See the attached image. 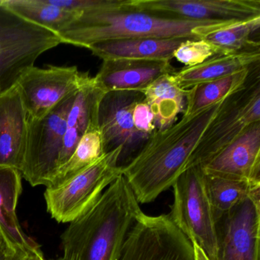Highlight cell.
<instances>
[{"label": "cell", "mask_w": 260, "mask_h": 260, "mask_svg": "<svg viewBox=\"0 0 260 260\" xmlns=\"http://www.w3.org/2000/svg\"><path fill=\"white\" fill-rule=\"evenodd\" d=\"M228 97L192 115H183L167 128L155 131L132 160L121 168V175L140 204L153 202L172 188L186 170L191 154Z\"/></svg>", "instance_id": "1"}, {"label": "cell", "mask_w": 260, "mask_h": 260, "mask_svg": "<svg viewBox=\"0 0 260 260\" xmlns=\"http://www.w3.org/2000/svg\"><path fill=\"white\" fill-rule=\"evenodd\" d=\"M218 21H189L137 10L128 0L82 13L58 36L62 43L87 48L94 44L123 39H202L225 25Z\"/></svg>", "instance_id": "2"}, {"label": "cell", "mask_w": 260, "mask_h": 260, "mask_svg": "<svg viewBox=\"0 0 260 260\" xmlns=\"http://www.w3.org/2000/svg\"><path fill=\"white\" fill-rule=\"evenodd\" d=\"M140 203L121 175L97 202L70 223L61 236L64 260H118L127 234L142 214Z\"/></svg>", "instance_id": "3"}, {"label": "cell", "mask_w": 260, "mask_h": 260, "mask_svg": "<svg viewBox=\"0 0 260 260\" xmlns=\"http://www.w3.org/2000/svg\"><path fill=\"white\" fill-rule=\"evenodd\" d=\"M0 0V95L17 85L38 57L62 43L58 34L32 23Z\"/></svg>", "instance_id": "4"}, {"label": "cell", "mask_w": 260, "mask_h": 260, "mask_svg": "<svg viewBox=\"0 0 260 260\" xmlns=\"http://www.w3.org/2000/svg\"><path fill=\"white\" fill-rule=\"evenodd\" d=\"M173 202L169 216L175 224L204 251L217 260L215 218L200 167L188 169L173 184Z\"/></svg>", "instance_id": "5"}, {"label": "cell", "mask_w": 260, "mask_h": 260, "mask_svg": "<svg viewBox=\"0 0 260 260\" xmlns=\"http://www.w3.org/2000/svg\"><path fill=\"white\" fill-rule=\"evenodd\" d=\"M260 121L259 65L245 86L230 95L196 147L186 170L202 167L232 144L249 126Z\"/></svg>", "instance_id": "6"}, {"label": "cell", "mask_w": 260, "mask_h": 260, "mask_svg": "<svg viewBox=\"0 0 260 260\" xmlns=\"http://www.w3.org/2000/svg\"><path fill=\"white\" fill-rule=\"evenodd\" d=\"M121 149L105 153L96 162L54 188H46L47 209L59 223H71L86 213L121 175Z\"/></svg>", "instance_id": "7"}, {"label": "cell", "mask_w": 260, "mask_h": 260, "mask_svg": "<svg viewBox=\"0 0 260 260\" xmlns=\"http://www.w3.org/2000/svg\"><path fill=\"white\" fill-rule=\"evenodd\" d=\"M77 92L65 98L43 118L31 119L28 117L21 174L32 186L45 185L47 188L60 167L67 119Z\"/></svg>", "instance_id": "8"}, {"label": "cell", "mask_w": 260, "mask_h": 260, "mask_svg": "<svg viewBox=\"0 0 260 260\" xmlns=\"http://www.w3.org/2000/svg\"><path fill=\"white\" fill-rule=\"evenodd\" d=\"M144 100L137 91H113L104 95L99 109V127L104 153L121 149L118 165L122 168L141 150L150 136L140 133L133 122L135 106Z\"/></svg>", "instance_id": "9"}, {"label": "cell", "mask_w": 260, "mask_h": 260, "mask_svg": "<svg viewBox=\"0 0 260 260\" xmlns=\"http://www.w3.org/2000/svg\"><path fill=\"white\" fill-rule=\"evenodd\" d=\"M89 74L80 73L77 67H33L25 72L16 87L31 119H40L86 83Z\"/></svg>", "instance_id": "10"}, {"label": "cell", "mask_w": 260, "mask_h": 260, "mask_svg": "<svg viewBox=\"0 0 260 260\" xmlns=\"http://www.w3.org/2000/svg\"><path fill=\"white\" fill-rule=\"evenodd\" d=\"M217 260H259L260 190L215 220Z\"/></svg>", "instance_id": "11"}, {"label": "cell", "mask_w": 260, "mask_h": 260, "mask_svg": "<svg viewBox=\"0 0 260 260\" xmlns=\"http://www.w3.org/2000/svg\"><path fill=\"white\" fill-rule=\"evenodd\" d=\"M137 10L189 21L241 22L260 17L259 0H128Z\"/></svg>", "instance_id": "12"}, {"label": "cell", "mask_w": 260, "mask_h": 260, "mask_svg": "<svg viewBox=\"0 0 260 260\" xmlns=\"http://www.w3.org/2000/svg\"><path fill=\"white\" fill-rule=\"evenodd\" d=\"M200 167L205 175L260 184V121Z\"/></svg>", "instance_id": "13"}, {"label": "cell", "mask_w": 260, "mask_h": 260, "mask_svg": "<svg viewBox=\"0 0 260 260\" xmlns=\"http://www.w3.org/2000/svg\"><path fill=\"white\" fill-rule=\"evenodd\" d=\"M176 71L170 61L164 60H103L95 79L106 92H144L159 77Z\"/></svg>", "instance_id": "14"}, {"label": "cell", "mask_w": 260, "mask_h": 260, "mask_svg": "<svg viewBox=\"0 0 260 260\" xmlns=\"http://www.w3.org/2000/svg\"><path fill=\"white\" fill-rule=\"evenodd\" d=\"M28 114L16 86L0 95V166L21 173L26 147Z\"/></svg>", "instance_id": "15"}, {"label": "cell", "mask_w": 260, "mask_h": 260, "mask_svg": "<svg viewBox=\"0 0 260 260\" xmlns=\"http://www.w3.org/2000/svg\"><path fill=\"white\" fill-rule=\"evenodd\" d=\"M21 179L19 170L0 166V236L13 251L27 255L43 254L40 246L22 231L16 215Z\"/></svg>", "instance_id": "16"}, {"label": "cell", "mask_w": 260, "mask_h": 260, "mask_svg": "<svg viewBox=\"0 0 260 260\" xmlns=\"http://www.w3.org/2000/svg\"><path fill=\"white\" fill-rule=\"evenodd\" d=\"M106 93L90 76L79 89L67 119L59 169L71 157L86 132L99 126V109Z\"/></svg>", "instance_id": "17"}, {"label": "cell", "mask_w": 260, "mask_h": 260, "mask_svg": "<svg viewBox=\"0 0 260 260\" xmlns=\"http://www.w3.org/2000/svg\"><path fill=\"white\" fill-rule=\"evenodd\" d=\"M188 39H123L94 44L88 47L103 60H137L170 61L178 47Z\"/></svg>", "instance_id": "18"}, {"label": "cell", "mask_w": 260, "mask_h": 260, "mask_svg": "<svg viewBox=\"0 0 260 260\" xmlns=\"http://www.w3.org/2000/svg\"><path fill=\"white\" fill-rule=\"evenodd\" d=\"M260 53L220 54L201 64L184 68L172 74L173 81L186 90L196 85L238 74L259 64Z\"/></svg>", "instance_id": "19"}, {"label": "cell", "mask_w": 260, "mask_h": 260, "mask_svg": "<svg viewBox=\"0 0 260 260\" xmlns=\"http://www.w3.org/2000/svg\"><path fill=\"white\" fill-rule=\"evenodd\" d=\"M186 90L176 85L172 75H165L155 80L142 92L144 102L154 117L156 130L170 127L174 124L178 115L184 112Z\"/></svg>", "instance_id": "20"}, {"label": "cell", "mask_w": 260, "mask_h": 260, "mask_svg": "<svg viewBox=\"0 0 260 260\" xmlns=\"http://www.w3.org/2000/svg\"><path fill=\"white\" fill-rule=\"evenodd\" d=\"M258 65L238 74L196 85L187 89L186 105L183 115H192L235 93L245 86L251 73Z\"/></svg>", "instance_id": "21"}, {"label": "cell", "mask_w": 260, "mask_h": 260, "mask_svg": "<svg viewBox=\"0 0 260 260\" xmlns=\"http://www.w3.org/2000/svg\"><path fill=\"white\" fill-rule=\"evenodd\" d=\"M1 4L17 16L57 34L81 14L51 5L47 0H2Z\"/></svg>", "instance_id": "22"}, {"label": "cell", "mask_w": 260, "mask_h": 260, "mask_svg": "<svg viewBox=\"0 0 260 260\" xmlns=\"http://www.w3.org/2000/svg\"><path fill=\"white\" fill-rule=\"evenodd\" d=\"M259 27L260 17L255 18L217 28L202 39L215 45L222 54L260 53L259 40L254 39Z\"/></svg>", "instance_id": "23"}, {"label": "cell", "mask_w": 260, "mask_h": 260, "mask_svg": "<svg viewBox=\"0 0 260 260\" xmlns=\"http://www.w3.org/2000/svg\"><path fill=\"white\" fill-rule=\"evenodd\" d=\"M205 181L215 220L229 212L242 200L260 190V184L209 175L205 174Z\"/></svg>", "instance_id": "24"}, {"label": "cell", "mask_w": 260, "mask_h": 260, "mask_svg": "<svg viewBox=\"0 0 260 260\" xmlns=\"http://www.w3.org/2000/svg\"><path fill=\"white\" fill-rule=\"evenodd\" d=\"M104 154L100 127H90L83 135L66 164L57 170L47 188H54L61 185L96 162Z\"/></svg>", "instance_id": "25"}, {"label": "cell", "mask_w": 260, "mask_h": 260, "mask_svg": "<svg viewBox=\"0 0 260 260\" xmlns=\"http://www.w3.org/2000/svg\"><path fill=\"white\" fill-rule=\"evenodd\" d=\"M222 54L218 48L205 39H186L173 54L176 58L185 68L201 64L213 56Z\"/></svg>", "instance_id": "26"}, {"label": "cell", "mask_w": 260, "mask_h": 260, "mask_svg": "<svg viewBox=\"0 0 260 260\" xmlns=\"http://www.w3.org/2000/svg\"><path fill=\"white\" fill-rule=\"evenodd\" d=\"M133 122L138 132L147 136H150L156 130L154 117L144 100L135 106L133 111Z\"/></svg>", "instance_id": "27"}, {"label": "cell", "mask_w": 260, "mask_h": 260, "mask_svg": "<svg viewBox=\"0 0 260 260\" xmlns=\"http://www.w3.org/2000/svg\"><path fill=\"white\" fill-rule=\"evenodd\" d=\"M115 0H47L48 4L69 11L82 13L112 5Z\"/></svg>", "instance_id": "28"}, {"label": "cell", "mask_w": 260, "mask_h": 260, "mask_svg": "<svg viewBox=\"0 0 260 260\" xmlns=\"http://www.w3.org/2000/svg\"><path fill=\"white\" fill-rule=\"evenodd\" d=\"M13 251L0 236V260H7Z\"/></svg>", "instance_id": "29"}, {"label": "cell", "mask_w": 260, "mask_h": 260, "mask_svg": "<svg viewBox=\"0 0 260 260\" xmlns=\"http://www.w3.org/2000/svg\"><path fill=\"white\" fill-rule=\"evenodd\" d=\"M194 260H209L204 251L196 243H192Z\"/></svg>", "instance_id": "30"}, {"label": "cell", "mask_w": 260, "mask_h": 260, "mask_svg": "<svg viewBox=\"0 0 260 260\" xmlns=\"http://www.w3.org/2000/svg\"><path fill=\"white\" fill-rule=\"evenodd\" d=\"M27 256H28V255L22 253V252L13 251V252H11V254L9 255L7 260H26Z\"/></svg>", "instance_id": "31"}, {"label": "cell", "mask_w": 260, "mask_h": 260, "mask_svg": "<svg viewBox=\"0 0 260 260\" xmlns=\"http://www.w3.org/2000/svg\"><path fill=\"white\" fill-rule=\"evenodd\" d=\"M26 260H45L44 254H32L27 256Z\"/></svg>", "instance_id": "32"}, {"label": "cell", "mask_w": 260, "mask_h": 260, "mask_svg": "<svg viewBox=\"0 0 260 260\" xmlns=\"http://www.w3.org/2000/svg\"><path fill=\"white\" fill-rule=\"evenodd\" d=\"M56 260H64L63 258H59V259H56Z\"/></svg>", "instance_id": "33"}]
</instances>
